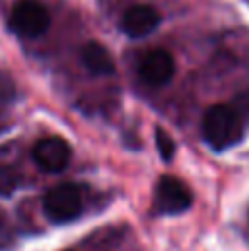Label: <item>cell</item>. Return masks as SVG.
Returning <instances> with one entry per match:
<instances>
[{"instance_id":"6da1fadb","label":"cell","mask_w":249,"mask_h":251,"mask_svg":"<svg viewBox=\"0 0 249 251\" xmlns=\"http://www.w3.org/2000/svg\"><path fill=\"white\" fill-rule=\"evenodd\" d=\"M243 134H245V126H243L241 115L232 106L216 104L203 117V137L207 146L214 150H227L236 146Z\"/></svg>"},{"instance_id":"7a4b0ae2","label":"cell","mask_w":249,"mask_h":251,"mask_svg":"<svg viewBox=\"0 0 249 251\" xmlns=\"http://www.w3.org/2000/svg\"><path fill=\"white\" fill-rule=\"evenodd\" d=\"M51 25L49 9L38 0H18L9 13V26L20 38H38Z\"/></svg>"},{"instance_id":"3957f363","label":"cell","mask_w":249,"mask_h":251,"mask_svg":"<svg viewBox=\"0 0 249 251\" xmlns=\"http://www.w3.org/2000/svg\"><path fill=\"white\" fill-rule=\"evenodd\" d=\"M84 207V196L77 185L71 183H62V185L53 187L44 196V214L51 218L53 223H69L79 216Z\"/></svg>"},{"instance_id":"277c9868","label":"cell","mask_w":249,"mask_h":251,"mask_svg":"<svg viewBox=\"0 0 249 251\" xmlns=\"http://www.w3.org/2000/svg\"><path fill=\"white\" fill-rule=\"evenodd\" d=\"M192 205V192L183 181L174 176H161L157 183L154 209L161 214H181Z\"/></svg>"},{"instance_id":"5b68a950","label":"cell","mask_w":249,"mask_h":251,"mask_svg":"<svg viewBox=\"0 0 249 251\" xmlns=\"http://www.w3.org/2000/svg\"><path fill=\"white\" fill-rule=\"evenodd\" d=\"M137 71L148 86H163L174 75V57L166 49H150L141 55Z\"/></svg>"},{"instance_id":"8992f818","label":"cell","mask_w":249,"mask_h":251,"mask_svg":"<svg viewBox=\"0 0 249 251\" xmlns=\"http://www.w3.org/2000/svg\"><path fill=\"white\" fill-rule=\"evenodd\" d=\"M33 161L44 172H62L71 161V148L60 137H44L33 146Z\"/></svg>"},{"instance_id":"52a82bcc","label":"cell","mask_w":249,"mask_h":251,"mask_svg":"<svg viewBox=\"0 0 249 251\" xmlns=\"http://www.w3.org/2000/svg\"><path fill=\"white\" fill-rule=\"evenodd\" d=\"M161 22V16L150 4H137L128 9L122 18V31L128 38H146L150 35Z\"/></svg>"},{"instance_id":"ba28073f","label":"cell","mask_w":249,"mask_h":251,"mask_svg":"<svg viewBox=\"0 0 249 251\" xmlns=\"http://www.w3.org/2000/svg\"><path fill=\"white\" fill-rule=\"evenodd\" d=\"M79 60L86 66L88 73L93 75H113L115 73V62L110 53L101 47L100 42H86L79 49Z\"/></svg>"},{"instance_id":"9c48e42d","label":"cell","mask_w":249,"mask_h":251,"mask_svg":"<svg viewBox=\"0 0 249 251\" xmlns=\"http://www.w3.org/2000/svg\"><path fill=\"white\" fill-rule=\"evenodd\" d=\"M154 137H157V150H159V154H161L166 161H170L172 156H174V152H176V146H174V141H172V137L163 128H157Z\"/></svg>"},{"instance_id":"30bf717a","label":"cell","mask_w":249,"mask_h":251,"mask_svg":"<svg viewBox=\"0 0 249 251\" xmlns=\"http://www.w3.org/2000/svg\"><path fill=\"white\" fill-rule=\"evenodd\" d=\"M20 185V176L11 168H0V194H11Z\"/></svg>"}]
</instances>
